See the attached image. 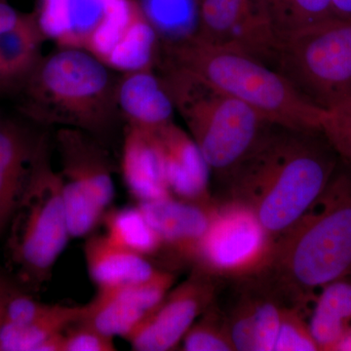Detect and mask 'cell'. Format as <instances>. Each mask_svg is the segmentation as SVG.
Wrapping results in <instances>:
<instances>
[{
  "instance_id": "obj_13",
  "label": "cell",
  "mask_w": 351,
  "mask_h": 351,
  "mask_svg": "<svg viewBox=\"0 0 351 351\" xmlns=\"http://www.w3.org/2000/svg\"><path fill=\"white\" fill-rule=\"evenodd\" d=\"M237 281L239 294L223 313L235 350L274 351L284 307L290 304L260 274Z\"/></svg>"
},
{
  "instance_id": "obj_31",
  "label": "cell",
  "mask_w": 351,
  "mask_h": 351,
  "mask_svg": "<svg viewBox=\"0 0 351 351\" xmlns=\"http://www.w3.org/2000/svg\"><path fill=\"white\" fill-rule=\"evenodd\" d=\"M22 14L14 8L7 0H0V34L15 25Z\"/></svg>"
},
{
  "instance_id": "obj_17",
  "label": "cell",
  "mask_w": 351,
  "mask_h": 351,
  "mask_svg": "<svg viewBox=\"0 0 351 351\" xmlns=\"http://www.w3.org/2000/svg\"><path fill=\"white\" fill-rule=\"evenodd\" d=\"M121 169L127 189L138 202L172 196L166 182L162 152L156 130L127 127Z\"/></svg>"
},
{
  "instance_id": "obj_27",
  "label": "cell",
  "mask_w": 351,
  "mask_h": 351,
  "mask_svg": "<svg viewBox=\"0 0 351 351\" xmlns=\"http://www.w3.org/2000/svg\"><path fill=\"white\" fill-rule=\"evenodd\" d=\"M182 350H235L226 328L225 314L215 306V302L201 314L184 335Z\"/></svg>"
},
{
  "instance_id": "obj_24",
  "label": "cell",
  "mask_w": 351,
  "mask_h": 351,
  "mask_svg": "<svg viewBox=\"0 0 351 351\" xmlns=\"http://www.w3.org/2000/svg\"><path fill=\"white\" fill-rule=\"evenodd\" d=\"M85 306L52 304L47 311L22 326H0V351H38L46 339L80 321Z\"/></svg>"
},
{
  "instance_id": "obj_2",
  "label": "cell",
  "mask_w": 351,
  "mask_h": 351,
  "mask_svg": "<svg viewBox=\"0 0 351 351\" xmlns=\"http://www.w3.org/2000/svg\"><path fill=\"white\" fill-rule=\"evenodd\" d=\"M260 276L293 306L314 291L351 276V178L335 174L322 195L274 239Z\"/></svg>"
},
{
  "instance_id": "obj_35",
  "label": "cell",
  "mask_w": 351,
  "mask_h": 351,
  "mask_svg": "<svg viewBox=\"0 0 351 351\" xmlns=\"http://www.w3.org/2000/svg\"><path fill=\"white\" fill-rule=\"evenodd\" d=\"M175 1H179V0H175Z\"/></svg>"
},
{
  "instance_id": "obj_8",
  "label": "cell",
  "mask_w": 351,
  "mask_h": 351,
  "mask_svg": "<svg viewBox=\"0 0 351 351\" xmlns=\"http://www.w3.org/2000/svg\"><path fill=\"white\" fill-rule=\"evenodd\" d=\"M56 144L61 161L64 211L71 237H86L114 198L107 152L87 132L61 127Z\"/></svg>"
},
{
  "instance_id": "obj_15",
  "label": "cell",
  "mask_w": 351,
  "mask_h": 351,
  "mask_svg": "<svg viewBox=\"0 0 351 351\" xmlns=\"http://www.w3.org/2000/svg\"><path fill=\"white\" fill-rule=\"evenodd\" d=\"M215 202H191L170 196L138 202V206L158 234L163 250L180 262L193 265L201 239L209 226Z\"/></svg>"
},
{
  "instance_id": "obj_14",
  "label": "cell",
  "mask_w": 351,
  "mask_h": 351,
  "mask_svg": "<svg viewBox=\"0 0 351 351\" xmlns=\"http://www.w3.org/2000/svg\"><path fill=\"white\" fill-rule=\"evenodd\" d=\"M174 282V274L164 270L143 282L98 289L80 321L112 338L125 339L158 306Z\"/></svg>"
},
{
  "instance_id": "obj_6",
  "label": "cell",
  "mask_w": 351,
  "mask_h": 351,
  "mask_svg": "<svg viewBox=\"0 0 351 351\" xmlns=\"http://www.w3.org/2000/svg\"><path fill=\"white\" fill-rule=\"evenodd\" d=\"M160 77L210 171L221 179L274 124L195 73L165 63Z\"/></svg>"
},
{
  "instance_id": "obj_18",
  "label": "cell",
  "mask_w": 351,
  "mask_h": 351,
  "mask_svg": "<svg viewBox=\"0 0 351 351\" xmlns=\"http://www.w3.org/2000/svg\"><path fill=\"white\" fill-rule=\"evenodd\" d=\"M108 0H39L34 11L46 39L61 48L86 51L107 11Z\"/></svg>"
},
{
  "instance_id": "obj_22",
  "label": "cell",
  "mask_w": 351,
  "mask_h": 351,
  "mask_svg": "<svg viewBox=\"0 0 351 351\" xmlns=\"http://www.w3.org/2000/svg\"><path fill=\"white\" fill-rule=\"evenodd\" d=\"M88 272L98 289L143 282L160 276L149 258L112 243L105 237H92L84 248Z\"/></svg>"
},
{
  "instance_id": "obj_30",
  "label": "cell",
  "mask_w": 351,
  "mask_h": 351,
  "mask_svg": "<svg viewBox=\"0 0 351 351\" xmlns=\"http://www.w3.org/2000/svg\"><path fill=\"white\" fill-rule=\"evenodd\" d=\"M113 338L104 335L82 321H77L64 332V351H114Z\"/></svg>"
},
{
  "instance_id": "obj_29",
  "label": "cell",
  "mask_w": 351,
  "mask_h": 351,
  "mask_svg": "<svg viewBox=\"0 0 351 351\" xmlns=\"http://www.w3.org/2000/svg\"><path fill=\"white\" fill-rule=\"evenodd\" d=\"M320 129L339 159L351 166V97L324 110Z\"/></svg>"
},
{
  "instance_id": "obj_9",
  "label": "cell",
  "mask_w": 351,
  "mask_h": 351,
  "mask_svg": "<svg viewBox=\"0 0 351 351\" xmlns=\"http://www.w3.org/2000/svg\"><path fill=\"white\" fill-rule=\"evenodd\" d=\"M274 239L248 207L228 199L215 202L193 267L221 279L256 276L269 262Z\"/></svg>"
},
{
  "instance_id": "obj_26",
  "label": "cell",
  "mask_w": 351,
  "mask_h": 351,
  "mask_svg": "<svg viewBox=\"0 0 351 351\" xmlns=\"http://www.w3.org/2000/svg\"><path fill=\"white\" fill-rule=\"evenodd\" d=\"M279 38L336 17L330 0H263Z\"/></svg>"
},
{
  "instance_id": "obj_10",
  "label": "cell",
  "mask_w": 351,
  "mask_h": 351,
  "mask_svg": "<svg viewBox=\"0 0 351 351\" xmlns=\"http://www.w3.org/2000/svg\"><path fill=\"white\" fill-rule=\"evenodd\" d=\"M191 34L208 45L245 53L270 66L279 43L263 0H201Z\"/></svg>"
},
{
  "instance_id": "obj_1",
  "label": "cell",
  "mask_w": 351,
  "mask_h": 351,
  "mask_svg": "<svg viewBox=\"0 0 351 351\" xmlns=\"http://www.w3.org/2000/svg\"><path fill=\"white\" fill-rule=\"evenodd\" d=\"M339 159L322 131L270 124L221 180L274 239L322 195Z\"/></svg>"
},
{
  "instance_id": "obj_7",
  "label": "cell",
  "mask_w": 351,
  "mask_h": 351,
  "mask_svg": "<svg viewBox=\"0 0 351 351\" xmlns=\"http://www.w3.org/2000/svg\"><path fill=\"white\" fill-rule=\"evenodd\" d=\"M272 66L323 110L351 97V20L332 17L279 38Z\"/></svg>"
},
{
  "instance_id": "obj_28",
  "label": "cell",
  "mask_w": 351,
  "mask_h": 351,
  "mask_svg": "<svg viewBox=\"0 0 351 351\" xmlns=\"http://www.w3.org/2000/svg\"><path fill=\"white\" fill-rule=\"evenodd\" d=\"M308 323L304 321L301 307L288 304L284 307L274 351H317Z\"/></svg>"
},
{
  "instance_id": "obj_23",
  "label": "cell",
  "mask_w": 351,
  "mask_h": 351,
  "mask_svg": "<svg viewBox=\"0 0 351 351\" xmlns=\"http://www.w3.org/2000/svg\"><path fill=\"white\" fill-rule=\"evenodd\" d=\"M308 326L319 350L334 351L351 327V280L348 277L321 288Z\"/></svg>"
},
{
  "instance_id": "obj_16",
  "label": "cell",
  "mask_w": 351,
  "mask_h": 351,
  "mask_svg": "<svg viewBox=\"0 0 351 351\" xmlns=\"http://www.w3.org/2000/svg\"><path fill=\"white\" fill-rule=\"evenodd\" d=\"M164 161V172L171 195L178 199L211 202V171L191 135L170 122L156 130Z\"/></svg>"
},
{
  "instance_id": "obj_5",
  "label": "cell",
  "mask_w": 351,
  "mask_h": 351,
  "mask_svg": "<svg viewBox=\"0 0 351 351\" xmlns=\"http://www.w3.org/2000/svg\"><path fill=\"white\" fill-rule=\"evenodd\" d=\"M49 145L39 140L22 195L6 232V257L20 285L38 290L71 239L63 180L51 165Z\"/></svg>"
},
{
  "instance_id": "obj_21",
  "label": "cell",
  "mask_w": 351,
  "mask_h": 351,
  "mask_svg": "<svg viewBox=\"0 0 351 351\" xmlns=\"http://www.w3.org/2000/svg\"><path fill=\"white\" fill-rule=\"evenodd\" d=\"M45 40L34 12L23 13L0 34V94L18 93L43 57Z\"/></svg>"
},
{
  "instance_id": "obj_11",
  "label": "cell",
  "mask_w": 351,
  "mask_h": 351,
  "mask_svg": "<svg viewBox=\"0 0 351 351\" xmlns=\"http://www.w3.org/2000/svg\"><path fill=\"white\" fill-rule=\"evenodd\" d=\"M219 279L193 267L191 276L169 292L126 337L137 351L174 350L196 319L211 306Z\"/></svg>"
},
{
  "instance_id": "obj_12",
  "label": "cell",
  "mask_w": 351,
  "mask_h": 351,
  "mask_svg": "<svg viewBox=\"0 0 351 351\" xmlns=\"http://www.w3.org/2000/svg\"><path fill=\"white\" fill-rule=\"evenodd\" d=\"M156 41V27L137 2L108 0L86 51L108 68L126 73L152 68Z\"/></svg>"
},
{
  "instance_id": "obj_34",
  "label": "cell",
  "mask_w": 351,
  "mask_h": 351,
  "mask_svg": "<svg viewBox=\"0 0 351 351\" xmlns=\"http://www.w3.org/2000/svg\"><path fill=\"white\" fill-rule=\"evenodd\" d=\"M12 279L8 278L0 272V322H1L2 306H3L4 295H5L6 289Z\"/></svg>"
},
{
  "instance_id": "obj_3",
  "label": "cell",
  "mask_w": 351,
  "mask_h": 351,
  "mask_svg": "<svg viewBox=\"0 0 351 351\" xmlns=\"http://www.w3.org/2000/svg\"><path fill=\"white\" fill-rule=\"evenodd\" d=\"M117 88L110 68L91 53L61 48L41 58L16 95L21 112L32 121L99 136L114 121Z\"/></svg>"
},
{
  "instance_id": "obj_4",
  "label": "cell",
  "mask_w": 351,
  "mask_h": 351,
  "mask_svg": "<svg viewBox=\"0 0 351 351\" xmlns=\"http://www.w3.org/2000/svg\"><path fill=\"white\" fill-rule=\"evenodd\" d=\"M166 64L204 78L277 125L321 130L324 110L306 100L279 71L257 58L215 47L193 34L164 45Z\"/></svg>"
},
{
  "instance_id": "obj_20",
  "label": "cell",
  "mask_w": 351,
  "mask_h": 351,
  "mask_svg": "<svg viewBox=\"0 0 351 351\" xmlns=\"http://www.w3.org/2000/svg\"><path fill=\"white\" fill-rule=\"evenodd\" d=\"M39 140L12 120L0 119V237L22 195Z\"/></svg>"
},
{
  "instance_id": "obj_25",
  "label": "cell",
  "mask_w": 351,
  "mask_h": 351,
  "mask_svg": "<svg viewBox=\"0 0 351 351\" xmlns=\"http://www.w3.org/2000/svg\"><path fill=\"white\" fill-rule=\"evenodd\" d=\"M103 219L105 237L117 246L147 258L163 250L158 234L138 206L112 210Z\"/></svg>"
},
{
  "instance_id": "obj_33",
  "label": "cell",
  "mask_w": 351,
  "mask_h": 351,
  "mask_svg": "<svg viewBox=\"0 0 351 351\" xmlns=\"http://www.w3.org/2000/svg\"><path fill=\"white\" fill-rule=\"evenodd\" d=\"M334 351H351V327L343 335V338L339 339V343L335 346Z\"/></svg>"
},
{
  "instance_id": "obj_19",
  "label": "cell",
  "mask_w": 351,
  "mask_h": 351,
  "mask_svg": "<svg viewBox=\"0 0 351 351\" xmlns=\"http://www.w3.org/2000/svg\"><path fill=\"white\" fill-rule=\"evenodd\" d=\"M117 103L128 125L157 130L173 121L172 99L152 68L124 73L117 83Z\"/></svg>"
},
{
  "instance_id": "obj_32",
  "label": "cell",
  "mask_w": 351,
  "mask_h": 351,
  "mask_svg": "<svg viewBox=\"0 0 351 351\" xmlns=\"http://www.w3.org/2000/svg\"><path fill=\"white\" fill-rule=\"evenodd\" d=\"M332 13L341 19L351 20V0H330Z\"/></svg>"
}]
</instances>
